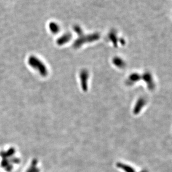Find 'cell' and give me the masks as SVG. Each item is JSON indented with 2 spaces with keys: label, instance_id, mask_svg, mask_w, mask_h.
Masks as SVG:
<instances>
[{
  "label": "cell",
  "instance_id": "obj_2",
  "mask_svg": "<svg viewBox=\"0 0 172 172\" xmlns=\"http://www.w3.org/2000/svg\"><path fill=\"white\" fill-rule=\"evenodd\" d=\"M49 28L51 31L54 33H55L58 31V27L55 23H51L49 25Z\"/></svg>",
  "mask_w": 172,
  "mask_h": 172
},
{
  "label": "cell",
  "instance_id": "obj_1",
  "mask_svg": "<svg viewBox=\"0 0 172 172\" xmlns=\"http://www.w3.org/2000/svg\"><path fill=\"white\" fill-rule=\"evenodd\" d=\"M28 63L32 68L36 70L42 76L46 77L48 74L47 67L41 60L34 55H31L28 59Z\"/></svg>",
  "mask_w": 172,
  "mask_h": 172
}]
</instances>
